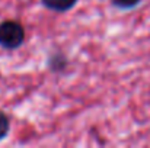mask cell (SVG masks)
<instances>
[{
	"label": "cell",
	"mask_w": 150,
	"mask_h": 148,
	"mask_svg": "<svg viewBox=\"0 0 150 148\" xmlns=\"http://www.w3.org/2000/svg\"><path fill=\"white\" fill-rule=\"evenodd\" d=\"M9 132V119L7 116L0 110V140H3Z\"/></svg>",
	"instance_id": "3957f363"
},
{
	"label": "cell",
	"mask_w": 150,
	"mask_h": 148,
	"mask_svg": "<svg viewBox=\"0 0 150 148\" xmlns=\"http://www.w3.org/2000/svg\"><path fill=\"white\" fill-rule=\"evenodd\" d=\"M111 1L114 6H117L120 9H131L140 3V0H111Z\"/></svg>",
	"instance_id": "277c9868"
},
{
	"label": "cell",
	"mask_w": 150,
	"mask_h": 148,
	"mask_svg": "<svg viewBox=\"0 0 150 148\" xmlns=\"http://www.w3.org/2000/svg\"><path fill=\"white\" fill-rule=\"evenodd\" d=\"M77 3V0H42V4L55 12H66L70 10L74 4Z\"/></svg>",
	"instance_id": "7a4b0ae2"
},
{
	"label": "cell",
	"mask_w": 150,
	"mask_h": 148,
	"mask_svg": "<svg viewBox=\"0 0 150 148\" xmlns=\"http://www.w3.org/2000/svg\"><path fill=\"white\" fill-rule=\"evenodd\" d=\"M25 39L23 26L15 20H4L0 23V47L15 49L21 47Z\"/></svg>",
	"instance_id": "6da1fadb"
}]
</instances>
